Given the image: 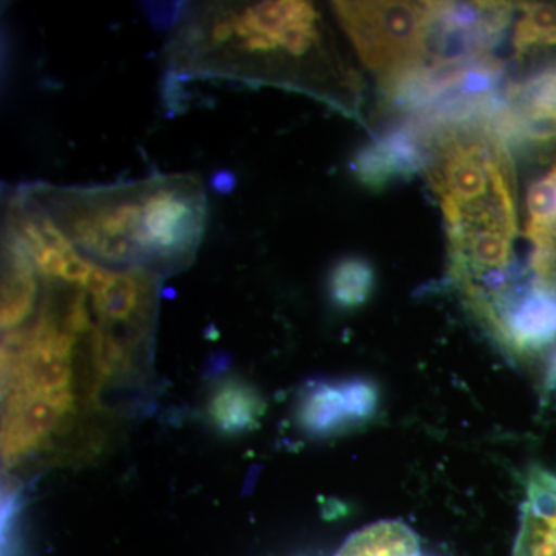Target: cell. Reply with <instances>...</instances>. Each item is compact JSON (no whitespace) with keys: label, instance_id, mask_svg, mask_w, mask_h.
Returning a JSON list of instances; mask_svg holds the SVG:
<instances>
[{"label":"cell","instance_id":"cell-7","mask_svg":"<svg viewBox=\"0 0 556 556\" xmlns=\"http://www.w3.org/2000/svg\"><path fill=\"white\" fill-rule=\"evenodd\" d=\"M372 404L375 399L365 383H317L303 397L300 416L308 430L328 434L367 415Z\"/></svg>","mask_w":556,"mask_h":556},{"label":"cell","instance_id":"cell-2","mask_svg":"<svg viewBox=\"0 0 556 556\" xmlns=\"http://www.w3.org/2000/svg\"><path fill=\"white\" fill-rule=\"evenodd\" d=\"M320 11L300 0L192 3L167 40L172 72L186 78L289 83L281 65L316 56Z\"/></svg>","mask_w":556,"mask_h":556},{"label":"cell","instance_id":"cell-3","mask_svg":"<svg viewBox=\"0 0 556 556\" xmlns=\"http://www.w3.org/2000/svg\"><path fill=\"white\" fill-rule=\"evenodd\" d=\"M358 58L380 79L424 62L431 2H332Z\"/></svg>","mask_w":556,"mask_h":556},{"label":"cell","instance_id":"cell-10","mask_svg":"<svg viewBox=\"0 0 556 556\" xmlns=\"http://www.w3.org/2000/svg\"><path fill=\"white\" fill-rule=\"evenodd\" d=\"M208 413L219 430L229 434L241 433L254 427L262 415V401L244 383L229 382L215 391Z\"/></svg>","mask_w":556,"mask_h":556},{"label":"cell","instance_id":"cell-5","mask_svg":"<svg viewBox=\"0 0 556 556\" xmlns=\"http://www.w3.org/2000/svg\"><path fill=\"white\" fill-rule=\"evenodd\" d=\"M39 274L20 240L2 230V331L27 324L39 300Z\"/></svg>","mask_w":556,"mask_h":556},{"label":"cell","instance_id":"cell-4","mask_svg":"<svg viewBox=\"0 0 556 556\" xmlns=\"http://www.w3.org/2000/svg\"><path fill=\"white\" fill-rule=\"evenodd\" d=\"M511 556H556V475L532 467Z\"/></svg>","mask_w":556,"mask_h":556},{"label":"cell","instance_id":"cell-9","mask_svg":"<svg viewBox=\"0 0 556 556\" xmlns=\"http://www.w3.org/2000/svg\"><path fill=\"white\" fill-rule=\"evenodd\" d=\"M334 556H424L416 533L401 521H380L348 538Z\"/></svg>","mask_w":556,"mask_h":556},{"label":"cell","instance_id":"cell-6","mask_svg":"<svg viewBox=\"0 0 556 556\" xmlns=\"http://www.w3.org/2000/svg\"><path fill=\"white\" fill-rule=\"evenodd\" d=\"M424 166V152L415 130H391L365 146L354 159L353 169L372 189L386 188L394 179L412 177Z\"/></svg>","mask_w":556,"mask_h":556},{"label":"cell","instance_id":"cell-12","mask_svg":"<svg viewBox=\"0 0 556 556\" xmlns=\"http://www.w3.org/2000/svg\"><path fill=\"white\" fill-rule=\"evenodd\" d=\"M515 25L514 46L518 56L556 46V3H526Z\"/></svg>","mask_w":556,"mask_h":556},{"label":"cell","instance_id":"cell-1","mask_svg":"<svg viewBox=\"0 0 556 556\" xmlns=\"http://www.w3.org/2000/svg\"><path fill=\"white\" fill-rule=\"evenodd\" d=\"M25 186L73 247L105 268L178 273L203 241L207 197L193 174L102 186Z\"/></svg>","mask_w":556,"mask_h":556},{"label":"cell","instance_id":"cell-8","mask_svg":"<svg viewBox=\"0 0 556 556\" xmlns=\"http://www.w3.org/2000/svg\"><path fill=\"white\" fill-rule=\"evenodd\" d=\"M62 413L40 399L3 402L2 460L13 466L53 433Z\"/></svg>","mask_w":556,"mask_h":556},{"label":"cell","instance_id":"cell-11","mask_svg":"<svg viewBox=\"0 0 556 556\" xmlns=\"http://www.w3.org/2000/svg\"><path fill=\"white\" fill-rule=\"evenodd\" d=\"M375 285V270L364 258L340 260L329 276V294L340 308H354L368 299Z\"/></svg>","mask_w":556,"mask_h":556}]
</instances>
